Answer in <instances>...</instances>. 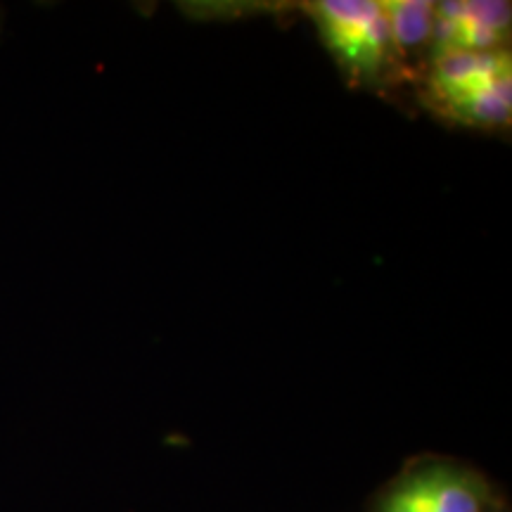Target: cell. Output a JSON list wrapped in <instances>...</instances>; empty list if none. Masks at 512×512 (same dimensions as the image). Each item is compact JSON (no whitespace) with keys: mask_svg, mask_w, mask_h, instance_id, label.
Listing matches in <instances>:
<instances>
[{"mask_svg":"<svg viewBox=\"0 0 512 512\" xmlns=\"http://www.w3.org/2000/svg\"><path fill=\"white\" fill-rule=\"evenodd\" d=\"M510 53H430L425 67L427 105L463 126L503 128L512 112Z\"/></svg>","mask_w":512,"mask_h":512,"instance_id":"obj_1","label":"cell"},{"mask_svg":"<svg viewBox=\"0 0 512 512\" xmlns=\"http://www.w3.org/2000/svg\"><path fill=\"white\" fill-rule=\"evenodd\" d=\"M302 8L311 17L332 60L354 86H392L403 74L382 3L316 0V3H304Z\"/></svg>","mask_w":512,"mask_h":512,"instance_id":"obj_2","label":"cell"},{"mask_svg":"<svg viewBox=\"0 0 512 512\" xmlns=\"http://www.w3.org/2000/svg\"><path fill=\"white\" fill-rule=\"evenodd\" d=\"M373 512H496V505L477 470L425 458L387 484Z\"/></svg>","mask_w":512,"mask_h":512,"instance_id":"obj_3","label":"cell"},{"mask_svg":"<svg viewBox=\"0 0 512 512\" xmlns=\"http://www.w3.org/2000/svg\"><path fill=\"white\" fill-rule=\"evenodd\" d=\"M510 36L508 3H434L430 53H501Z\"/></svg>","mask_w":512,"mask_h":512,"instance_id":"obj_4","label":"cell"},{"mask_svg":"<svg viewBox=\"0 0 512 512\" xmlns=\"http://www.w3.org/2000/svg\"><path fill=\"white\" fill-rule=\"evenodd\" d=\"M382 10L394 43L396 60L406 72V64L413 57L430 53L434 3H427V0H382Z\"/></svg>","mask_w":512,"mask_h":512,"instance_id":"obj_5","label":"cell"},{"mask_svg":"<svg viewBox=\"0 0 512 512\" xmlns=\"http://www.w3.org/2000/svg\"><path fill=\"white\" fill-rule=\"evenodd\" d=\"M0 22H3V12H0Z\"/></svg>","mask_w":512,"mask_h":512,"instance_id":"obj_6","label":"cell"}]
</instances>
